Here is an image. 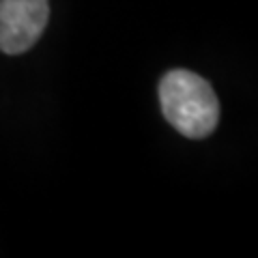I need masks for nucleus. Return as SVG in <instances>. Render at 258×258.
<instances>
[{
  "label": "nucleus",
  "instance_id": "obj_1",
  "mask_svg": "<svg viewBox=\"0 0 258 258\" xmlns=\"http://www.w3.org/2000/svg\"><path fill=\"white\" fill-rule=\"evenodd\" d=\"M159 103L168 123L191 140L213 134L220 120V101L211 84L185 69L168 71L161 78Z\"/></svg>",
  "mask_w": 258,
  "mask_h": 258
},
{
  "label": "nucleus",
  "instance_id": "obj_2",
  "mask_svg": "<svg viewBox=\"0 0 258 258\" xmlns=\"http://www.w3.org/2000/svg\"><path fill=\"white\" fill-rule=\"evenodd\" d=\"M50 3L47 0H0V50L22 54L43 35Z\"/></svg>",
  "mask_w": 258,
  "mask_h": 258
}]
</instances>
